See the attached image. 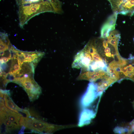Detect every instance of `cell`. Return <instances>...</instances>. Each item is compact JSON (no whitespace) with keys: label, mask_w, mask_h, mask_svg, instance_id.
I'll list each match as a JSON object with an SVG mask.
<instances>
[{"label":"cell","mask_w":134,"mask_h":134,"mask_svg":"<svg viewBox=\"0 0 134 134\" xmlns=\"http://www.w3.org/2000/svg\"><path fill=\"white\" fill-rule=\"evenodd\" d=\"M10 59L7 57H2L0 59V63L1 64L6 63Z\"/></svg>","instance_id":"30bf717a"},{"label":"cell","mask_w":134,"mask_h":134,"mask_svg":"<svg viewBox=\"0 0 134 134\" xmlns=\"http://www.w3.org/2000/svg\"><path fill=\"white\" fill-rule=\"evenodd\" d=\"M114 12L132 16L134 14V0H108Z\"/></svg>","instance_id":"5b68a950"},{"label":"cell","mask_w":134,"mask_h":134,"mask_svg":"<svg viewBox=\"0 0 134 134\" xmlns=\"http://www.w3.org/2000/svg\"><path fill=\"white\" fill-rule=\"evenodd\" d=\"M20 27L23 28L32 18L46 12L60 13L61 5L58 0H32L17 4Z\"/></svg>","instance_id":"6da1fadb"},{"label":"cell","mask_w":134,"mask_h":134,"mask_svg":"<svg viewBox=\"0 0 134 134\" xmlns=\"http://www.w3.org/2000/svg\"><path fill=\"white\" fill-rule=\"evenodd\" d=\"M19 124L21 126L25 127L34 132L51 134L60 130L76 127L75 125H58L51 124L41 120L34 118L21 117Z\"/></svg>","instance_id":"3957f363"},{"label":"cell","mask_w":134,"mask_h":134,"mask_svg":"<svg viewBox=\"0 0 134 134\" xmlns=\"http://www.w3.org/2000/svg\"><path fill=\"white\" fill-rule=\"evenodd\" d=\"M21 69L20 65L17 57L12 58L11 68L9 73L12 74L15 77L16 75L19 72Z\"/></svg>","instance_id":"ba28073f"},{"label":"cell","mask_w":134,"mask_h":134,"mask_svg":"<svg viewBox=\"0 0 134 134\" xmlns=\"http://www.w3.org/2000/svg\"><path fill=\"white\" fill-rule=\"evenodd\" d=\"M7 91H3L0 90V92L2 93L4 96L3 98L6 107L9 109L19 113L21 112L23 113L24 109H22L19 107L13 102L9 97V93Z\"/></svg>","instance_id":"52a82bcc"},{"label":"cell","mask_w":134,"mask_h":134,"mask_svg":"<svg viewBox=\"0 0 134 134\" xmlns=\"http://www.w3.org/2000/svg\"><path fill=\"white\" fill-rule=\"evenodd\" d=\"M131 126L130 127L131 128V131H134V120L131 123Z\"/></svg>","instance_id":"8fae6325"},{"label":"cell","mask_w":134,"mask_h":134,"mask_svg":"<svg viewBox=\"0 0 134 134\" xmlns=\"http://www.w3.org/2000/svg\"><path fill=\"white\" fill-rule=\"evenodd\" d=\"M107 74V72L103 70L90 71L81 70L77 80H87L94 82L99 79H102Z\"/></svg>","instance_id":"8992f818"},{"label":"cell","mask_w":134,"mask_h":134,"mask_svg":"<svg viewBox=\"0 0 134 134\" xmlns=\"http://www.w3.org/2000/svg\"><path fill=\"white\" fill-rule=\"evenodd\" d=\"M30 75L26 74L22 77H15L12 82L18 84L24 89L32 101L39 97L41 91L40 87Z\"/></svg>","instance_id":"277c9868"},{"label":"cell","mask_w":134,"mask_h":134,"mask_svg":"<svg viewBox=\"0 0 134 134\" xmlns=\"http://www.w3.org/2000/svg\"><path fill=\"white\" fill-rule=\"evenodd\" d=\"M0 52L4 51L9 49L8 45L1 39H0Z\"/></svg>","instance_id":"9c48e42d"},{"label":"cell","mask_w":134,"mask_h":134,"mask_svg":"<svg viewBox=\"0 0 134 134\" xmlns=\"http://www.w3.org/2000/svg\"><path fill=\"white\" fill-rule=\"evenodd\" d=\"M80 63L87 71L103 70L106 72L108 65L99 53L96 39L89 41L79 52Z\"/></svg>","instance_id":"7a4b0ae2"},{"label":"cell","mask_w":134,"mask_h":134,"mask_svg":"<svg viewBox=\"0 0 134 134\" xmlns=\"http://www.w3.org/2000/svg\"><path fill=\"white\" fill-rule=\"evenodd\" d=\"M133 107L134 108V100L133 102Z\"/></svg>","instance_id":"7c38bea8"}]
</instances>
